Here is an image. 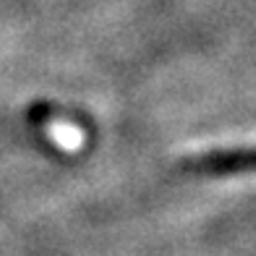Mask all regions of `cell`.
<instances>
[{"instance_id": "obj_2", "label": "cell", "mask_w": 256, "mask_h": 256, "mask_svg": "<svg viewBox=\"0 0 256 256\" xmlns=\"http://www.w3.org/2000/svg\"><path fill=\"white\" fill-rule=\"evenodd\" d=\"M50 138L60 146L66 149V152H76V149L84 144V136H81V131L76 126H68V123H52L50 128Z\"/></svg>"}, {"instance_id": "obj_1", "label": "cell", "mask_w": 256, "mask_h": 256, "mask_svg": "<svg viewBox=\"0 0 256 256\" xmlns=\"http://www.w3.org/2000/svg\"><path fill=\"white\" fill-rule=\"evenodd\" d=\"M186 172L196 176H236V172H256V146L220 149L209 154H196L183 160Z\"/></svg>"}]
</instances>
